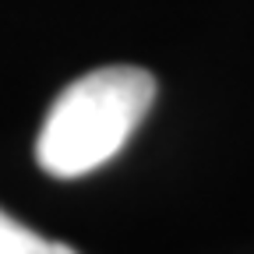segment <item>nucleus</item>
Returning <instances> with one entry per match:
<instances>
[{
	"mask_svg": "<svg viewBox=\"0 0 254 254\" xmlns=\"http://www.w3.org/2000/svg\"><path fill=\"white\" fill-rule=\"evenodd\" d=\"M155 99V78L141 67H99L67 85L50 106L36 141L39 166L57 180H78L131 141Z\"/></svg>",
	"mask_w": 254,
	"mask_h": 254,
	"instance_id": "obj_1",
	"label": "nucleus"
},
{
	"mask_svg": "<svg viewBox=\"0 0 254 254\" xmlns=\"http://www.w3.org/2000/svg\"><path fill=\"white\" fill-rule=\"evenodd\" d=\"M0 254H53L50 240L32 233L28 226H21L18 219H11L0 208Z\"/></svg>",
	"mask_w": 254,
	"mask_h": 254,
	"instance_id": "obj_2",
	"label": "nucleus"
},
{
	"mask_svg": "<svg viewBox=\"0 0 254 254\" xmlns=\"http://www.w3.org/2000/svg\"><path fill=\"white\" fill-rule=\"evenodd\" d=\"M50 251H53V254H78L74 247H67V244H60V240H50Z\"/></svg>",
	"mask_w": 254,
	"mask_h": 254,
	"instance_id": "obj_3",
	"label": "nucleus"
}]
</instances>
